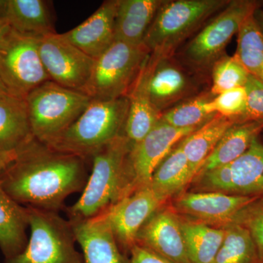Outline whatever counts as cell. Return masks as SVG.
I'll return each instance as SVG.
<instances>
[{"label": "cell", "instance_id": "obj_41", "mask_svg": "<svg viewBox=\"0 0 263 263\" xmlns=\"http://www.w3.org/2000/svg\"><path fill=\"white\" fill-rule=\"evenodd\" d=\"M259 79H260L261 81H263V65L262 67V69H261L260 73H259Z\"/></svg>", "mask_w": 263, "mask_h": 263}, {"label": "cell", "instance_id": "obj_14", "mask_svg": "<svg viewBox=\"0 0 263 263\" xmlns=\"http://www.w3.org/2000/svg\"><path fill=\"white\" fill-rule=\"evenodd\" d=\"M136 245L153 251L173 263H192L181 230V220L170 210L158 209L137 235Z\"/></svg>", "mask_w": 263, "mask_h": 263}, {"label": "cell", "instance_id": "obj_32", "mask_svg": "<svg viewBox=\"0 0 263 263\" xmlns=\"http://www.w3.org/2000/svg\"><path fill=\"white\" fill-rule=\"evenodd\" d=\"M247 98L245 87L228 90L213 97L207 103L210 113L219 114L235 123L245 122Z\"/></svg>", "mask_w": 263, "mask_h": 263}, {"label": "cell", "instance_id": "obj_34", "mask_svg": "<svg viewBox=\"0 0 263 263\" xmlns=\"http://www.w3.org/2000/svg\"><path fill=\"white\" fill-rule=\"evenodd\" d=\"M245 87L247 98L245 122L263 120V81L250 74Z\"/></svg>", "mask_w": 263, "mask_h": 263}, {"label": "cell", "instance_id": "obj_15", "mask_svg": "<svg viewBox=\"0 0 263 263\" xmlns=\"http://www.w3.org/2000/svg\"><path fill=\"white\" fill-rule=\"evenodd\" d=\"M118 0L105 1L91 16L62 36L91 58L97 60L115 41Z\"/></svg>", "mask_w": 263, "mask_h": 263}, {"label": "cell", "instance_id": "obj_13", "mask_svg": "<svg viewBox=\"0 0 263 263\" xmlns=\"http://www.w3.org/2000/svg\"><path fill=\"white\" fill-rule=\"evenodd\" d=\"M145 67L148 96L161 114L183 100L193 89L190 77L171 57L150 53Z\"/></svg>", "mask_w": 263, "mask_h": 263}, {"label": "cell", "instance_id": "obj_19", "mask_svg": "<svg viewBox=\"0 0 263 263\" xmlns=\"http://www.w3.org/2000/svg\"><path fill=\"white\" fill-rule=\"evenodd\" d=\"M162 0H118L115 41L143 45L145 36L153 22Z\"/></svg>", "mask_w": 263, "mask_h": 263}, {"label": "cell", "instance_id": "obj_10", "mask_svg": "<svg viewBox=\"0 0 263 263\" xmlns=\"http://www.w3.org/2000/svg\"><path fill=\"white\" fill-rule=\"evenodd\" d=\"M197 129H180L160 119L142 141L132 146L128 154L121 199L148 186L155 170L176 144Z\"/></svg>", "mask_w": 263, "mask_h": 263}, {"label": "cell", "instance_id": "obj_28", "mask_svg": "<svg viewBox=\"0 0 263 263\" xmlns=\"http://www.w3.org/2000/svg\"><path fill=\"white\" fill-rule=\"evenodd\" d=\"M254 14L240 26L233 57L249 74L258 78L263 65V33Z\"/></svg>", "mask_w": 263, "mask_h": 263}, {"label": "cell", "instance_id": "obj_38", "mask_svg": "<svg viewBox=\"0 0 263 263\" xmlns=\"http://www.w3.org/2000/svg\"><path fill=\"white\" fill-rule=\"evenodd\" d=\"M254 15L263 33V10L259 9L258 8L255 10V12H254Z\"/></svg>", "mask_w": 263, "mask_h": 263}, {"label": "cell", "instance_id": "obj_23", "mask_svg": "<svg viewBox=\"0 0 263 263\" xmlns=\"http://www.w3.org/2000/svg\"><path fill=\"white\" fill-rule=\"evenodd\" d=\"M262 129L263 120L233 124L224 133L212 154L204 161L196 175L234 162L247 152Z\"/></svg>", "mask_w": 263, "mask_h": 263}, {"label": "cell", "instance_id": "obj_36", "mask_svg": "<svg viewBox=\"0 0 263 263\" xmlns=\"http://www.w3.org/2000/svg\"><path fill=\"white\" fill-rule=\"evenodd\" d=\"M16 155L17 152L16 153H8V152L0 151V179L15 160Z\"/></svg>", "mask_w": 263, "mask_h": 263}, {"label": "cell", "instance_id": "obj_37", "mask_svg": "<svg viewBox=\"0 0 263 263\" xmlns=\"http://www.w3.org/2000/svg\"><path fill=\"white\" fill-rule=\"evenodd\" d=\"M11 29L10 28L8 24L5 20H2L0 19V39L4 37L5 34H8Z\"/></svg>", "mask_w": 263, "mask_h": 263}, {"label": "cell", "instance_id": "obj_16", "mask_svg": "<svg viewBox=\"0 0 263 263\" xmlns=\"http://www.w3.org/2000/svg\"><path fill=\"white\" fill-rule=\"evenodd\" d=\"M71 222L76 241L82 249L84 263H127L104 212Z\"/></svg>", "mask_w": 263, "mask_h": 263}, {"label": "cell", "instance_id": "obj_39", "mask_svg": "<svg viewBox=\"0 0 263 263\" xmlns=\"http://www.w3.org/2000/svg\"><path fill=\"white\" fill-rule=\"evenodd\" d=\"M8 0H0V19L5 20Z\"/></svg>", "mask_w": 263, "mask_h": 263}, {"label": "cell", "instance_id": "obj_29", "mask_svg": "<svg viewBox=\"0 0 263 263\" xmlns=\"http://www.w3.org/2000/svg\"><path fill=\"white\" fill-rule=\"evenodd\" d=\"M226 235L213 263H257V248L248 230L235 223L223 227Z\"/></svg>", "mask_w": 263, "mask_h": 263}, {"label": "cell", "instance_id": "obj_24", "mask_svg": "<svg viewBox=\"0 0 263 263\" xmlns=\"http://www.w3.org/2000/svg\"><path fill=\"white\" fill-rule=\"evenodd\" d=\"M179 143L159 164L148 184L162 201L180 193L195 176Z\"/></svg>", "mask_w": 263, "mask_h": 263}, {"label": "cell", "instance_id": "obj_31", "mask_svg": "<svg viewBox=\"0 0 263 263\" xmlns=\"http://www.w3.org/2000/svg\"><path fill=\"white\" fill-rule=\"evenodd\" d=\"M250 74L234 57H221L212 66L213 96L228 90L245 87Z\"/></svg>", "mask_w": 263, "mask_h": 263}, {"label": "cell", "instance_id": "obj_30", "mask_svg": "<svg viewBox=\"0 0 263 263\" xmlns=\"http://www.w3.org/2000/svg\"><path fill=\"white\" fill-rule=\"evenodd\" d=\"M213 97L205 94L178 104L163 112L160 120L180 129H195L209 122L216 114L210 113L207 103Z\"/></svg>", "mask_w": 263, "mask_h": 263}, {"label": "cell", "instance_id": "obj_42", "mask_svg": "<svg viewBox=\"0 0 263 263\" xmlns=\"http://www.w3.org/2000/svg\"><path fill=\"white\" fill-rule=\"evenodd\" d=\"M257 263H263V260H259Z\"/></svg>", "mask_w": 263, "mask_h": 263}, {"label": "cell", "instance_id": "obj_12", "mask_svg": "<svg viewBox=\"0 0 263 263\" xmlns=\"http://www.w3.org/2000/svg\"><path fill=\"white\" fill-rule=\"evenodd\" d=\"M163 202L148 185L104 211L120 248L130 252L140 230Z\"/></svg>", "mask_w": 263, "mask_h": 263}, {"label": "cell", "instance_id": "obj_5", "mask_svg": "<svg viewBox=\"0 0 263 263\" xmlns=\"http://www.w3.org/2000/svg\"><path fill=\"white\" fill-rule=\"evenodd\" d=\"M25 100L33 137L48 145L73 124L91 99L82 91L48 81Z\"/></svg>", "mask_w": 263, "mask_h": 263}, {"label": "cell", "instance_id": "obj_20", "mask_svg": "<svg viewBox=\"0 0 263 263\" xmlns=\"http://www.w3.org/2000/svg\"><path fill=\"white\" fill-rule=\"evenodd\" d=\"M5 22L15 32L41 39L57 33L51 10L44 0H8Z\"/></svg>", "mask_w": 263, "mask_h": 263}, {"label": "cell", "instance_id": "obj_35", "mask_svg": "<svg viewBox=\"0 0 263 263\" xmlns=\"http://www.w3.org/2000/svg\"><path fill=\"white\" fill-rule=\"evenodd\" d=\"M129 263H173L150 249L136 245L130 250Z\"/></svg>", "mask_w": 263, "mask_h": 263}, {"label": "cell", "instance_id": "obj_21", "mask_svg": "<svg viewBox=\"0 0 263 263\" xmlns=\"http://www.w3.org/2000/svg\"><path fill=\"white\" fill-rule=\"evenodd\" d=\"M33 138L25 98L3 95L0 98V151L16 153Z\"/></svg>", "mask_w": 263, "mask_h": 263}, {"label": "cell", "instance_id": "obj_26", "mask_svg": "<svg viewBox=\"0 0 263 263\" xmlns=\"http://www.w3.org/2000/svg\"><path fill=\"white\" fill-rule=\"evenodd\" d=\"M231 193L243 196H263V145L254 138L243 155L230 164Z\"/></svg>", "mask_w": 263, "mask_h": 263}, {"label": "cell", "instance_id": "obj_4", "mask_svg": "<svg viewBox=\"0 0 263 263\" xmlns=\"http://www.w3.org/2000/svg\"><path fill=\"white\" fill-rule=\"evenodd\" d=\"M230 1H164L147 31L143 45L152 54L171 57L176 48L207 19L220 12Z\"/></svg>", "mask_w": 263, "mask_h": 263}, {"label": "cell", "instance_id": "obj_25", "mask_svg": "<svg viewBox=\"0 0 263 263\" xmlns=\"http://www.w3.org/2000/svg\"><path fill=\"white\" fill-rule=\"evenodd\" d=\"M235 124L237 123L231 119L216 114L211 120L180 141L181 149L195 175L224 133Z\"/></svg>", "mask_w": 263, "mask_h": 263}, {"label": "cell", "instance_id": "obj_2", "mask_svg": "<svg viewBox=\"0 0 263 263\" xmlns=\"http://www.w3.org/2000/svg\"><path fill=\"white\" fill-rule=\"evenodd\" d=\"M127 111V97L111 100H91L73 124L47 146L86 160L122 136Z\"/></svg>", "mask_w": 263, "mask_h": 263}, {"label": "cell", "instance_id": "obj_8", "mask_svg": "<svg viewBox=\"0 0 263 263\" xmlns=\"http://www.w3.org/2000/svg\"><path fill=\"white\" fill-rule=\"evenodd\" d=\"M0 81L10 95L26 98L50 80L39 53V39L10 30L0 39Z\"/></svg>", "mask_w": 263, "mask_h": 263}, {"label": "cell", "instance_id": "obj_18", "mask_svg": "<svg viewBox=\"0 0 263 263\" xmlns=\"http://www.w3.org/2000/svg\"><path fill=\"white\" fill-rule=\"evenodd\" d=\"M146 61L142 66L127 96L128 111L123 135L132 146L139 143L149 133L162 115L152 105L147 91Z\"/></svg>", "mask_w": 263, "mask_h": 263}, {"label": "cell", "instance_id": "obj_22", "mask_svg": "<svg viewBox=\"0 0 263 263\" xmlns=\"http://www.w3.org/2000/svg\"><path fill=\"white\" fill-rule=\"evenodd\" d=\"M27 209L13 200L0 183V248L5 259L22 253L28 243Z\"/></svg>", "mask_w": 263, "mask_h": 263}, {"label": "cell", "instance_id": "obj_1", "mask_svg": "<svg viewBox=\"0 0 263 263\" xmlns=\"http://www.w3.org/2000/svg\"><path fill=\"white\" fill-rule=\"evenodd\" d=\"M85 160L57 152L33 138L17 152L0 179L5 192L25 207L58 212L87 182Z\"/></svg>", "mask_w": 263, "mask_h": 263}, {"label": "cell", "instance_id": "obj_6", "mask_svg": "<svg viewBox=\"0 0 263 263\" xmlns=\"http://www.w3.org/2000/svg\"><path fill=\"white\" fill-rule=\"evenodd\" d=\"M27 209L30 228L27 247L5 263H84L76 249L73 227L58 212Z\"/></svg>", "mask_w": 263, "mask_h": 263}, {"label": "cell", "instance_id": "obj_33", "mask_svg": "<svg viewBox=\"0 0 263 263\" xmlns=\"http://www.w3.org/2000/svg\"><path fill=\"white\" fill-rule=\"evenodd\" d=\"M230 223L240 224L248 230L257 248L259 260H263V197H257L243 208Z\"/></svg>", "mask_w": 263, "mask_h": 263}, {"label": "cell", "instance_id": "obj_17", "mask_svg": "<svg viewBox=\"0 0 263 263\" xmlns=\"http://www.w3.org/2000/svg\"><path fill=\"white\" fill-rule=\"evenodd\" d=\"M258 197L229 195L218 192L185 193L176 200L181 212L210 224L230 223L243 208Z\"/></svg>", "mask_w": 263, "mask_h": 263}, {"label": "cell", "instance_id": "obj_27", "mask_svg": "<svg viewBox=\"0 0 263 263\" xmlns=\"http://www.w3.org/2000/svg\"><path fill=\"white\" fill-rule=\"evenodd\" d=\"M181 227L191 262H214L226 235L224 228L192 221H181Z\"/></svg>", "mask_w": 263, "mask_h": 263}, {"label": "cell", "instance_id": "obj_3", "mask_svg": "<svg viewBox=\"0 0 263 263\" xmlns=\"http://www.w3.org/2000/svg\"><path fill=\"white\" fill-rule=\"evenodd\" d=\"M131 148L122 135L91 156L92 171L80 198L67 209L69 220L89 219L120 200L124 166Z\"/></svg>", "mask_w": 263, "mask_h": 263}, {"label": "cell", "instance_id": "obj_11", "mask_svg": "<svg viewBox=\"0 0 263 263\" xmlns=\"http://www.w3.org/2000/svg\"><path fill=\"white\" fill-rule=\"evenodd\" d=\"M39 53L50 80L82 91L89 81L95 60L54 33L39 39Z\"/></svg>", "mask_w": 263, "mask_h": 263}, {"label": "cell", "instance_id": "obj_40", "mask_svg": "<svg viewBox=\"0 0 263 263\" xmlns=\"http://www.w3.org/2000/svg\"><path fill=\"white\" fill-rule=\"evenodd\" d=\"M8 91H7L6 88L5 87L2 81H0V98L3 97V95L8 94Z\"/></svg>", "mask_w": 263, "mask_h": 263}, {"label": "cell", "instance_id": "obj_7", "mask_svg": "<svg viewBox=\"0 0 263 263\" xmlns=\"http://www.w3.org/2000/svg\"><path fill=\"white\" fill-rule=\"evenodd\" d=\"M150 52L144 45L115 41L94 67L82 92L91 100H111L127 97Z\"/></svg>", "mask_w": 263, "mask_h": 263}, {"label": "cell", "instance_id": "obj_9", "mask_svg": "<svg viewBox=\"0 0 263 263\" xmlns=\"http://www.w3.org/2000/svg\"><path fill=\"white\" fill-rule=\"evenodd\" d=\"M259 3L235 0L229 3L189 42L183 51L186 62L197 70H205L220 59L240 26L258 8Z\"/></svg>", "mask_w": 263, "mask_h": 263}]
</instances>
